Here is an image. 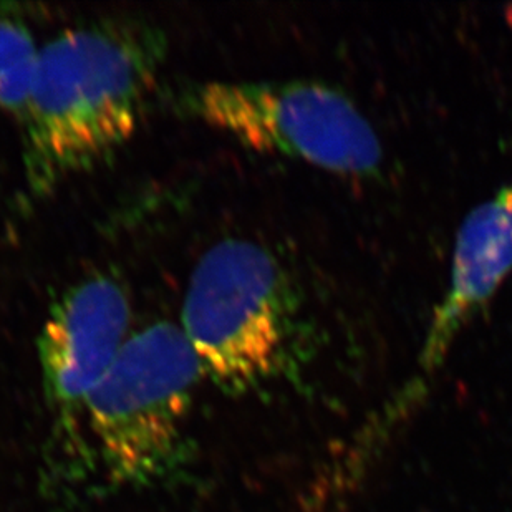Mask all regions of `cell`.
Listing matches in <instances>:
<instances>
[{
	"mask_svg": "<svg viewBox=\"0 0 512 512\" xmlns=\"http://www.w3.org/2000/svg\"><path fill=\"white\" fill-rule=\"evenodd\" d=\"M166 52L165 32L133 19L68 29L40 47L19 118L30 196H49L130 140Z\"/></svg>",
	"mask_w": 512,
	"mask_h": 512,
	"instance_id": "cell-1",
	"label": "cell"
},
{
	"mask_svg": "<svg viewBox=\"0 0 512 512\" xmlns=\"http://www.w3.org/2000/svg\"><path fill=\"white\" fill-rule=\"evenodd\" d=\"M300 309L299 292L276 254L234 237L198 262L181 329L203 373L226 392L244 393L281 372Z\"/></svg>",
	"mask_w": 512,
	"mask_h": 512,
	"instance_id": "cell-2",
	"label": "cell"
},
{
	"mask_svg": "<svg viewBox=\"0 0 512 512\" xmlns=\"http://www.w3.org/2000/svg\"><path fill=\"white\" fill-rule=\"evenodd\" d=\"M176 107L254 151L352 178L382 173L377 131L347 93L327 83H199L178 92Z\"/></svg>",
	"mask_w": 512,
	"mask_h": 512,
	"instance_id": "cell-3",
	"label": "cell"
},
{
	"mask_svg": "<svg viewBox=\"0 0 512 512\" xmlns=\"http://www.w3.org/2000/svg\"><path fill=\"white\" fill-rule=\"evenodd\" d=\"M203 375L183 329L153 324L126 340L85 413L110 473L145 483L170 468Z\"/></svg>",
	"mask_w": 512,
	"mask_h": 512,
	"instance_id": "cell-4",
	"label": "cell"
},
{
	"mask_svg": "<svg viewBox=\"0 0 512 512\" xmlns=\"http://www.w3.org/2000/svg\"><path fill=\"white\" fill-rule=\"evenodd\" d=\"M131 304L125 285L100 274L52 305L39 339L45 390L63 420L85 413L90 393L125 345Z\"/></svg>",
	"mask_w": 512,
	"mask_h": 512,
	"instance_id": "cell-5",
	"label": "cell"
},
{
	"mask_svg": "<svg viewBox=\"0 0 512 512\" xmlns=\"http://www.w3.org/2000/svg\"><path fill=\"white\" fill-rule=\"evenodd\" d=\"M512 272V179L464 218L456 236L450 287L435 309L423 348L433 368L464 325L493 299Z\"/></svg>",
	"mask_w": 512,
	"mask_h": 512,
	"instance_id": "cell-6",
	"label": "cell"
},
{
	"mask_svg": "<svg viewBox=\"0 0 512 512\" xmlns=\"http://www.w3.org/2000/svg\"><path fill=\"white\" fill-rule=\"evenodd\" d=\"M40 47L15 5L0 4V108L24 113Z\"/></svg>",
	"mask_w": 512,
	"mask_h": 512,
	"instance_id": "cell-7",
	"label": "cell"
}]
</instances>
